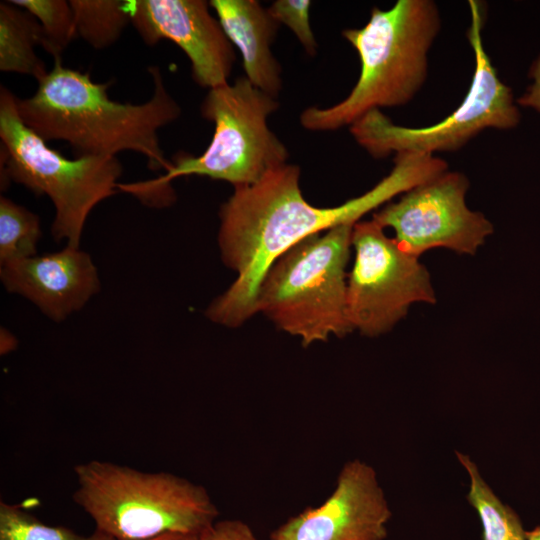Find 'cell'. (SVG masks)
I'll list each match as a JSON object with an SVG mask.
<instances>
[{
    "instance_id": "cell-1",
    "label": "cell",
    "mask_w": 540,
    "mask_h": 540,
    "mask_svg": "<svg viewBox=\"0 0 540 540\" xmlns=\"http://www.w3.org/2000/svg\"><path fill=\"white\" fill-rule=\"evenodd\" d=\"M434 155L398 153L390 173L364 194L329 208L308 203L301 191L300 168L285 163L256 183L234 188L219 211L218 244L225 265L236 273L230 287L205 311L212 322L239 327L257 313L260 285L274 262L303 239L343 224L446 171Z\"/></svg>"
},
{
    "instance_id": "cell-2",
    "label": "cell",
    "mask_w": 540,
    "mask_h": 540,
    "mask_svg": "<svg viewBox=\"0 0 540 540\" xmlns=\"http://www.w3.org/2000/svg\"><path fill=\"white\" fill-rule=\"evenodd\" d=\"M153 79L152 97L142 104L120 103L109 98L110 83H96L89 73L53 67L38 82L36 92L18 99L24 123L46 142L66 141L77 157L116 156L135 151L146 157L152 170L167 171L169 162L161 149L158 130L181 114L169 94L158 66L148 68Z\"/></svg>"
},
{
    "instance_id": "cell-3",
    "label": "cell",
    "mask_w": 540,
    "mask_h": 540,
    "mask_svg": "<svg viewBox=\"0 0 540 540\" xmlns=\"http://www.w3.org/2000/svg\"><path fill=\"white\" fill-rule=\"evenodd\" d=\"M441 27L431 0H398L392 8H373L367 24L345 29L357 51L361 71L349 95L330 107H308L300 115L310 131H334L372 110L411 101L427 78L428 52Z\"/></svg>"
},
{
    "instance_id": "cell-4",
    "label": "cell",
    "mask_w": 540,
    "mask_h": 540,
    "mask_svg": "<svg viewBox=\"0 0 540 540\" xmlns=\"http://www.w3.org/2000/svg\"><path fill=\"white\" fill-rule=\"evenodd\" d=\"M279 108L276 98L255 87L245 76L234 83L209 89L201 104L203 118L214 124L212 140L198 156L179 153L164 175L148 181L119 183L147 205H170L175 195L171 181L198 175L249 186L287 163L286 146L269 128V116Z\"/></svg>"
},
{
    "instance_id": "cell-5",
    "label": "cell",
    "mask_w": 540,
    "mask_h": 540,
    "mask_svg": "<svg viewBox=\"0 0 540 540\" xmlns=\"http://www.w3.org/2000/svg\"><path fill=\"white\" fill-rule=\"evenodd\" d=\"M74 473V502L96 530L115 540L198 535L219 516L204 486L170 472H143L94 459L77 464Z\"/></svg>"
},
{
    "instance_id": "cell-6",
    "label": "cell",
    "mask_w": 540,
    "mask_h": 540,
    "mask_svg": "<svg viewBox=\"0 0 540 540\" xmlns=\"http://www.w3.org/2000/svg\"><path fill=\"white\" fill-rule=\"evenodd\" d=\"M353 226L339 225L298 242L274 262L260 285L257 312L304 347L353 332L346 271Z\"/></svg>"
},
{
    "instance_id": "cell-7",
    "label": "cell",
    "mask_w": 540,
    "mask_h": 540,
    "mask_svg": "<svg viewBox=\"0 0 540 540\" xmlns=\"http://www.w3.org/2000/svg\"><path fill=\"white\" fill-rule=\"evenodd\" d=\"M16 100L1 86V187L13 181L48 196L56 212L53 238L79 247L89 213L118 192L122 165L116 156L66 158L24 123Z\"/></svg>"
},
{
    "instance_id": "cell-8",
    "label": "cell",
    "mask_w": 540,
    "mask_h": 540,
    "mask_svg": "<svg viewBox=\"0 0 540 540\" xmlns=\"http://www.w3.org/2000/svg\"><path fill=\"white\" fill-rule=\"evenodd\" d=\"M469 7L471 25L467 38L473 49L475 70L466 97L449 116L425 127L396 125L381 110L366 113L350 126V132L372 157L455 151L485 129L504 130L518 125L520 112L512 90L500 80L483 46L482 5L471 0Z\"/></svg>"
},
{
    "instance_id": "cell-9",
    "label": "cell",
    "mask_w": 540,
    "mask_h": 540,
    "mask_svg": "<svg viewBox=\"0 0 540 540\" xmlns=\"http://www.w3.org/2000/svg\"><path fill=\"white\" fill-rule=\"evenodd\" d=\"M351 245L354 262L347 278V315L353 331L368 337L382 335L413 304L436 302L427 268L375 220L354 224Z\"/></svg>"
},
{
    "instance_id": "cell-10",
    "label": "cell",
    "mask_w": 540,
    "mask_h": 540,
    "mask_svg": "<svg viewBox=\"0 0 540 540\" xmlns=\"http://www.w3.org/2000/svg\"><path fill=\"white\" fill-rule=\"evenodd\" d=\"M468 188L463 173L446 170L383 205L372 219L393 229L398 245L415 257L435 248L474 255L494 227L467 206Z\"/></svg>"
},
{
    "instance_id": "cell-11",
    "label": "cell",
    "mask_w": 540,
    "mask_h": 540,
    "mask_svg": "<svg viewBox=\"0 0 540 540\" xmlns=\"http://www.w3.org/2000/svg\"><path fill=\"white\" fill-rule=\"evenodd\" d=\"M209 6L203 0H125L130 22L145 44L174 42L190 60L194 81L212 89L228 83L235 52Z\"/></svg>"
},
{
    "instance_id": "cell-12",
    "label": "cell",
    "mask_w": 540,
    "mask_h": 540,
    "mask_svg": "<svg viewBox=\"0 0 540 540\" xmlns=\"http://www.w3.org/2000/svg\"><path fill=\"white\" fill-rule=\"evenodd\" d=\"M391 516L373 467L353 460L344 464L320 506L289 518L270 540H385Z\"/></svg>"
},
{
    "instance_id": "cell-13",
    "label": "cell",
    "mask_w": 540,
    "mask_h": 540,
    "mask_svg": "<svg viewBox=\"0 0 540 540\" xmlns=\"http://www.w3.org/2000/svg\"><path fill=\"white\" fill-rule=\"evenodd\" d=\"M4 287L33 302L60 322L82 309L99 292L100 280L91 257L79 247L1 264Z\"/></svg>"
},
{
    "instance_id": "cell-14",
    "label": "cell",
    "mask_w": 540,
    "mask_h": 540,
    "mask_svg": "<svg viewBox=\"0 0 540 540\" xmlns=\"http://www.w3.org/2000/svg\"><path fill=\"white\" fill-rule=\"evenodd\" d=\"M209 4L242 56L245 77L277 99L282 89V69L271 45L280 24L256 0H212Z\"/></svg>"
},
{
    "instance_id": "cell-15",
    "label": "cell",
    "mask_w": 540,
    "mask_h": 540,
    "mask_svg": "<svg viewBox=\"0 0 540 540\" xmlns=\"http://www.w3.org/2000/svg\"><path fill=\"white\" fill-rule=\"evenodd\" d=\"M42 31L37 19L10 1L0 3V70L33 76L37 81L48 71L37 56Z\"/></svg>"
},
{
    "instance_id": "cell-16",
    "label": "cell",
    "mask_w": 540,
    "mask_h": 540,
    "mask_svg": "<svg viewBox=\"0 0 540 540\" xmlns=\"http://www.w3.org/2000/svg\"><path fill=\"white\" fill-rule=\"evenodd\" d=\"M456 454L470 478L467 499L480 518L482 539L528 540V531L524 529L518 514L496 496L467 455L458 451Z\"/></svg>"
},
{
    "instance_id": "cell-17",
    "label": "cell",
    "mask_w": 540,
    "mask_h": 540,
    "mask_svg": "<svg viewBox=\"0 0 540 540\" xmlns=\"http://www.w3.org/2000/svg\"><path fill=\"white\" fill-rule=\"evenodd\" d=\"M77 37L95 49L114 44L130 22L125 0H70Z\"/></svg>"
},
{
    "instance_id": "cell-18",
    "label": "cell",
    "mask_w": 540,
    "mask_h": 540,
    "mask_svg": "<svg viewBox=\"0 0 540 540\" xmlns=\"http://www.w3.org/2000/svg\"><path fill=\"white\" fill-rule=\"evenodd\" d=\"M40 236L38 216L1 196L0 264L37 255Z\"/></svg>"
},
{
    "instance_id": "cell-19",
    "label": "cell",
    "mask_w": 540,
    "mask_h": 540,
    "mask_svg": "<svg viewBox=\"0 0 540 540\" xmlns=\"http://www.w3.org/2000/svg\"><path fill=\"white\" fill-rule=\"evenodd\" d=\"M33 15L41 26V47L54 60L61 56L70 42L77 37L74 13L66 0H9Z\"/></svg>"
},
{
    "instance_id": "cell-20",
    "label": "cell",
    "mask_w": 540,
    "mask_h": 540,
    "mask_svg": "<svg viewBox=\"0 0 540 540\" xmlns=\"http://www.w3.org/2000/svg\"><path fill=\"white\" fill-rule=\"evenodd\" d=\"M0 540H115L95 529L83 535L64 526L43 523L21 506L0 501Z\"/></svg>"
},
{
    "instance_id": "cell-21",
    "label": "cell",
    "mask_w": 540,
    "mask_h": 540,
    "mask_svg": "<svg viewBox=\"0 0 540 540\" xmlns=\"http://www.w3.org/2000/svg\"><path fill=\"white\" fill-rule=\"evenodd\" d=\"M311 1L277 0L267 9L280 25H286L296 36L306 53H317V42L310 24Z\"/></svg>"
},
{
    "instance_id": "cell-22",
    "label": "cell",
    "mask_w": 540,
    "mask_h": 540,
    "mask_svg": "<svg viewBox=\"0 0 540 540\" xmlns=\"http://www.w3.org/2000/svg\"><path fill=\"white\" fill-rule=\"evenodd\" d=\"M195 540H257L251 527L240 519L217 520Z\"/></svg>"
},
{
    "instance_id": "cell-23",
    "label": "cell",
    "mask_w": 540,
    "mask_h": 540,
    "mask_svg": "<svg viewBox=\"0 0 540 540\" xmlns=\"http://www.w3.org/2000/svg\"><path fill=\"white\" fill-rule=\"evenodd\" d=\"M529 77L532 79V83L517 100V103L540 112V55L531 66Z\"/></svg>"
},
{
    "instance_id": "cell-24",
    "label": "cell",
    "mask_w": 540,
    "mask_h": 540,
    "mask_svg": "<svg viewBox=\"0 0 540 540\" xmlns=\"http://www.w3.org/2000/svg\"><path fill=\"white\" fill-rule=\"evenodd\" d=\"M17 345V340L13 337L10 332L7 330H1V342H0V351L1 354H7L14 350Z\"/></svg>"
},
{
    "instance_id": "cell-25",
    "label": "cell",
    "mask_w": 540,
    "mask_h": 540,
    "mask_svg": "<svg viewBox=\"0 0 540 540\" xmlns=\"http://www.w3.org/2000/svg\"><path fill=\"white\" fill-rule=\"evenodd\" d=\"M197 535L184 533H166L154 538L145 540H195Z\"/></svg>"
},
{
    "instance_id": "cell-26",
    "label": "cell",
    "mask_w": 540,
    "mask_h": 540,
    "mask_svg": "<svg viewBox=\"0 0 540 540\" xmlns=\"http://www.w3.org/2000/svg\"><path fill=\"white\" fill-rule=\"evenodd\" d=\"M528 540H540V526L535 527L533 530L527 532Z\"/></svg>"
}]
</instances>
